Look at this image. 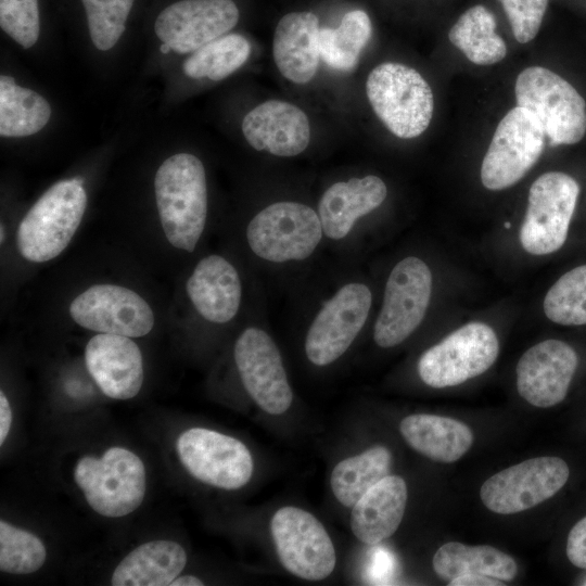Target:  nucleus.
Returning a JSON list of instances; mask_svg holds the SVG:
<instances>
[{"label":"nucleus","instance_id":"obj_13","mask_svg":"<svg viewBox=\"0 0 586 586\" xmlns=\"http://www.w3.org/2000/svg\"><path fill=\"white\" fill-rule=\"evenodd\" d=\"M179 459L196 480L222 489L244 486L253 473V459L239 440L204 428L184 431L176 443Z\"/></svg>","mask_w":586,"mask_h":586},{"label":"nucleus","instance_id":"obj_26","mask_svg":"<svg viewBox=\"0 0 586 586\" xmlns=\"http://www.w3.org/2000/svg\"><path fill=\"white\" fill-rule=\"evenodd\" d=\"M187 563L184 549L173 540L144 543L129 552L115 568L113 586H168Z\"/></svg>","mask_w":586,"mask_h":586},{"label":"nucleus","instance_id":"obj_31","mask_svg":"<svg viewBox=\"0 0 586 586\" xmlns=\"http://www.w3.org/2000/svg\"><path fill=\"white\" fill-rule=\"evenodd\" d=\"M371 35V21L365 11L347 12L339 27L320 28L318 37L320 58L334 69L349 72L356 67Z\"/></svg>","mask_w":586,"mask_h":586},{"label":"nucleus","instance_id":"obj_6","mask_svg":"<svg viewBox=\"0 0 586 586\" xmlns=\"http://www.w3.org/2000/svg\"><path fill=\"white\" fill-rule=\"evenodd\" d=\"M322 235L319 215L308 205L291 201L266 206L246 228L247 243L253 253L271 263L308 258Z\"/></svg>","mask_w":586,"mask_h":586},{"label":"nucleus","instance_id":"obj_42","mask_svg":"<svg viewBox=\"0 0 586 586\" xmlns=\"http://www.w3.org/2000/svg\"><path fill=\"white\" fill-rule=\"evenodd\" d=\"M160 50H161L162 53L166 54V53H168L171 49H170V47H169L167 43H164V42H163V43L161 44Z\"/></svg>","mask_w":586,"mask_h":586},{"label":"nucleus","instance_id":"obj_24","mask_svg":"<svg viewBox=\"0 0 586 586\" xmlns=\"http://www.w3.org/2000/svg\"><path fill=\"white\" fill-rule=\"evenodd\" d=\"M407 485L398 475H386L354 506L351 527L365 544L374 545L398 528L406 509Z\"/></svg>","mask_w":586,"mask_h":586},{"label":"nucleus","instance_id":"obj_1","mask_svg":"<svg viewBox=\"0 0 586 586\" xmlns=\"http://www.w3.org/2000/svg\"><path fill=\"white\" fill-rule=\"evenodd\" d=\"M154 191L161 225L175 247L193 252L205 227L207 189L205 169L193 154L178 153L160 166Z\"/></svg>","mask_w":586,"mask_h":586},{"label":"nucleus","instance_id":"obj_18","mask_svg":"<svg viewBox=\"0 0 586 586\" xmlns=\"http://www.w3.org/2000/svg\"><path fill=\"white\" fill-rule=\"evenodd\" d=\"M577 364V354L568 343L555 339L537 343L517 365L518 392L535 407L556 406L565 398Z\"/></svg>","mask_w":586,"mask_h":586},{"label":"nucleus","instance_id":"obj_44","mask_svg":"<svg viewBox=\"0 0 586 586\" xmlns=\"http://www.w3.org/2000/svg\"><path fill=\"white\" fill-rule=\"evenodd\" d=\"M505 227H506V228H509V227H510V224H509V222H506Z\"/></svg>","mask_w":586,"mask_h":586},{"label":"nucleus","instance_id":"obj_2","mask_svg":"<svg viewBox=\"0 0 586 586\" xmlns=\"http://www.w3.org/2000/svg\"><path fill=\"white\" fill-rule=\"evenodd\" d=\"M80 177L50 187L22 219L17 230L21 255L33 263L48 262L65 250L87 206Z\"/></svg>","mask_w":586,"mask_h":586},{"label":"nucleus","instance_id":"obj_11","mask_svg":"<svg viewBox=\"0 0 586 586\" xmlns=\"http://www.w3.org/2000/svg\"><path fill=\"white\" fill-rule=\"evenodd\" d=\"M270 531L280 562L293 575L320 581L334 570L333 543L311 513L297 507H282L275 512Z\"/></svg>","mask_w":586,"mask_h":586},{"label":"nucleus","instance_id":"obj_19","mask_svg":"<svg viewBox=\"0 0 586 586\" xmlns=\"http://www.w3.org/2000/svg\"><path fill=\"white\" fill-rule=\"evenodd\" d=\"M86 367L100 390L114 399L135 397L143 383V360L128 336L99 333L85 348Z\"/></svg>","mask_w":586,"mask_h":586},{"label":"nucleus","instance_id":"obj_25","mask_svg":"<svg viewBox=\"0 0 586 586\" xmlns=\"http://www.w3.org/2000/svg\"><path fill=\"white\" fill-rule=\"evenodd\" d=\"M399 431L416 451L445 463L459 460L473 443V433L467 424L436 415L407 416L400 421Z\"/></svg>","mask_w":586,"mask_h":586},{"label":"nucleus","instance_id":"obj_40","mask_svg":"<svg viewBox=\"0 0 586 586\" xmlns=\"http://www.w3.org/2000/svg\"><path fill=\"white\" fill-rule=\"evenodd\" d=\"M12 423V409L4 393H0V445H2L9 434Z\"/></svg>","mask_w":586,"mask_h":586},{"label":"nucleus","instance_id":"obj_27","mask_svg":"<svg viewBox=\"0 0 586 586\" xmlns=\"http://www.w3.org/2000/svg\"><path fill=\"white\" fill-rule=\"evenodd\" d=\"M432 562L435 573L448 582L464 574H481L508 582L518 572L512 557L487 545L446 543L436 550Z\"/></svg>","mask_w":586,"mask_h":586},{"label":"nucleus","instance_id":"obj_9","mask_svg":"<svg viewBox=\"0 0 586 586\" xmlns=\"http://www.w3.org/2000/svg\"><path fill=\"white\" fill-rule=\"evenodd\" d=\"M545 131L527 110L515 106L499 122L481 166L483 186L504 190L521 180L538 161Z\"/></svg>","mask_w":586,"mask_h":586},{"label":"nucleus","instance_id":"obj_10","mask_svg":"<svg viewBox=\"0 0 586 586\" xmlns=\"http://www.w3.org/2000/svg\"><path fill=\"white\" fill-rule=\"evenodd\" d=\"M432 293V273L418 257L409 256L392 269L384 290L373 339L380 347L405 341L423 320Z\"/></svg>","mask_w":586,"mask_h":586},{"label":"nucleus","instance_id":"obj_14","mask_svg":"<svg viewBox=\"0 0 586 586\" xmlns=\"http://www.w3.org/2000/svg\"><path fill=\"white\" fill-rule=\"evenodd\" d=\"M372 295L360 282L341 286L316 315L306 334L305 352L310 362L327 366L339 359L365 326Z\"/></svg>","mask_w":586,"mask_h":586},{"label":"nucleus","instance_id":"obj_15","mask_svg":"<svg viewBox=\"0 0 586 586\" xmlns=\"http://www.w3.org/2000/svg\"><path fill=\"white\" fill-rule=\"evenodd\" d=\"M234 361L246 392L263 410L281 415L290 408L293 393L281 354L267 332L245 329L235 342Z\"/></svg>","mask_w":586,"mask_h":586},{"label":"nucleus","instance_id":"obj_5","mask_svg":"<svg viewBox=\"0 0 586 586\" xmlns=\"http://www.w3.org/2000/svg\"><path fill=\"white\" fill-rule=\"evenodd\" d=\"M518 106L540 123L550 145L575 144L586 133V102L578 91L557 73L530 66L515 80Z\"/></svg>","mask_w":586,"mask_h":586},{"label":"nucleus","instance_id":"obj_39","mask_svg":"<svg viewBox=\"0 0 586 586\" xmlns=\"http://www.w3.org/2000/svg\"><path fill=\"white\" fill-rule=\"evenodd\" d=\"M502 581L481 575V574H464L451 579L450 586H501Z\"/></svg>","mask_w":586,"mask_h":586},{"label":"nucleus","instance_id":"obj_3","mask_svg":"<svg viewBox=\"0 0 586 586\" xmlns=\"http://www.w3.org/2000/svg\"><path fill=\"white\" fill-rule=\"evenodd\" d=\"M366 92L374 113L394 136L411 139L429 127L433 92L415 68L402 63H382L368 75Z\"/></svg>","mask_w":586,"mask_h":586},{"label":"nucleus","instance_id":"obj_28","mask_svg":"<svg viewBox=\"0 0 586 586\" xmlns=\"http://www.w3.org/2000/svg\"><path fill=\"white\" fill-rule=\"evenodd\" d=\"M496 20L484 5L468 9L448 33L449 41L477 65H492L507 54L504 39L496 34Z\"/></svg>","mask_w":586,"mask_h":586},{"label":"nucleus","instance_id":"obj_8","mask_svg":"<svg viewBox=\"0 0 586 586\" xmlns=\"http://www.w3.org/2000/svg\"><path fill=\"white\" fill-rule=\"evenodd\" d=\"M578 194L576 180L561 171L545 173L532 183L520 229L527 253L547 255L564 244Z\"/></svg>","mask_w":586,"mask_h":586},{"label":"nucleus","instance_id":"obj_36","mask_svg":"<svg viewBox=\"0 0 586 586\" xmlns=\"http://www.w3.org/2000/svg\"><path fill=\"white\" fill-rule=\"evenodd\" d=\"M0 26L23 48L33 47L40 33L38 0H0Z\"/></svg>","mask_w":586,"mask_h":586},{"label":"nucleus","instance_id":"obj_38","mask_svg":"<svg viewBox=\"0 0 586 586\" xmlns=\"http://www.w3.org/2000/svg\"><path fill=\"white\" fill-rule=\"evenodd\" d=\"M565 552L573 565L586 570V515L571 528Z\"/></svg>","mask_w":586,"mask_h":586},{"label":"nucleus","instance_id":"obj_37","mask_svg":"<svg viewBox=\"0 0 586 586\" xmlns=\"http://www.w3.org/2000/svg\"><path fill=\"white\" fill-rule=\"evenodd\" d=\"M520 43L533 40L543 23L548 0H498Z\"/></svg>","mask_w":586,"mask_h":586},{"label":"nucleus","instance_id":"obj_33","mask_svg":"<svg viewBox=\"0 0 586 586\" xmlns=\"http://www.w3.org/2000/svg\"><path fill=\"white\" fill-rule=\"evenodd\" d=\"M544 311L558 324H586V265L569 270L555 282L546 293Z\"/></svg>","mask_w":586,"mask_h":586},{"label":"nucleus","instance_id":"obj_34","mask_svg":"<svg viewBox=\"0 0 586 586\" xmlns=\"http://www.w3.org/2000/svg\"><path fill=\"white\" fill-rule=\"evenodd\" d=\"M46 547L36 535L0 521V570L10 574H29L46 561Z\"/></svg>","mask_w":586,"mask_h":586},{"label":"nucleus","instance_id":"obj_7","mask_svg":"<svg viewBox=\"0 0 586 586\" xmlns=\"http://www.w3.org/2000/svg\"><path fill=\"white\" fill-rule=\"evenodd\" d=\"M498 353L499 342L494 330L486 323L473 321L426 349L419 359L418 372L431 387L455 386L488 370Z\"/></svg>","mask_w":586,"mask_h":586},{"label":"nucleus","instance_id":"obj_32","mask_svg":"<svg viewBox=\"0 0 586 586\" xmlns=\"http://www.w3.org/2000/svg\"><path fill=\"white\" fill-rule=\"evenodd\" d=\"M251 44L239 34L221 36L193 52L183 63L184 74L194 79L207 77L218 81L225 79L249 59Z\"/></svg>","mask_w":586,"mask_h":586},{"label":"nucleus","instance_id":"obj_4","mask_svg":"<svg viewBox=\"0 0 586 586\" xmlns=\"http://www.w3.org/2000/svg\"><path fill=\"white\" fill-rule=\"evenodd\" d=\"M74 480L89 506L107 518L131 513L145 494L144 464L123 447H111L101 458L84 456L75 466Z\"/></svg>","mask_w":586,"mask_h":586},{"label":"nucleus","instance_id":"obj_21","mask_svg":"<svg viewBox=\"0 0 586 586\" xmlns=\"http://www.w3.org/2000/svg\"><path fill=\"white\" fill-rule=\"evenodd\" d=\"M186 289L193 306L207 321L226 323L240 308L242 288L239 273L222 256L202 258L189 277Z\"/></svg>","mask_w":586,"mask_h":586},{"label":"nucleus","instance_id":"obj_20","mask_svg":"<svg viewBox=\"0 0 586 586\" xmlns=\"http://www.w3.org/2000/svg\"><path fill=\"white\" fill-rule=\"evenodd\" d=\"M242 132L257 151L283 157L295 156L309 144L310 126L303 110L285 101L269 100L251 110Z\"/></svg>","mask_w":586,"mask_h":586},{"label":"nucleus","instance_id":"obj_41","mask_svg":"<svg viewBox=\"0 0 586 586\" xmlns=\"http://www.w3.org/2000/svg\"><path fill=\"white\" fill-rule=\"evenodd\" d=\"M203 582L193 575L177 576L169 586H202Z\"/></svg>","mask_w":586,"mask_h":586},{"label":"nucleus","instance_id":"obj_16","mask_svg":"<svg viewBox=\"0 0 586 586\" xmlns=\"http://www.w3.org/2000/svg\"><path fill=\"white\" fill-rule=\"evenodd\" d=\"M72 319L99 333L140 337L154 326L150 305L135 291L115 284H95L77 295L69 306Z\"/></svg>","mask_w":586,"mask_h":586},{"label":"nucleus","instance_id":"obj_43","mask_svg":"<svg viewBox=\"0 0 586 586\" xmlns=\"http://www.w3.org/2000/svg\"><path fill=\"white\" fill-rule=\"evenodd\" d=\"M4 237H5V231H4L3 225H1V243L4 242Z\"/></svg>","mask_w":586,"mask_h":586},{"label":"nucleus","instance_id":"obj_35","mask_svg":"<svg viewBox=\"0 0 586 586\" xmlns=\"http://www.w3.org/2000/svg\"><path fill=\"white\" fill-rule=\"evenodd\" d=\"M94 47L101 51L113 48L125 30L133 0H81Z\"/></svg>","mask_w":586,"mask_h":586},{"label":"nucleus","instance_id":"obj_17","mask_svg":"<svg viewBox=\"0 0 586 586\" xmlns=\"http://www.w3.org/2000/svg\"><path fill=\"white\" fill-rule=\"evenodd\" d=\"M239 16L232 0H182L158 14L154 30L175 52L189 53L232 29Z\"/></svg>","mask_w":586,"mask_h":586},{"label":"nucleus","instance_id":"obj_23","mask_svg":"<svg viewBox=\"0 0 586 586\" xmlns=\"http://www.w3.org/2000/svg\"><path fill=\"white\" fill-rule=\"evenodd\" d=\"M319 20L311 12H292L278 23L272 41L275 63L288 80L309 82L318 69Z\"/></svg>","mask_w":586,"mask_h":586},{"label":"nucleus","instance_id":"obj_12","mask_svg":"<svg viewBox=\"0 0 586 586\" xmlns=\"http://www.w3.org/2000/svg\"><path fill=\"white\" fill-rule=\"evenodd\" d=\"M569 475L570 469L561 458H532L488 477L481 487L480 496L491 511L512 514L555 496Z\"/></svg>","mask_w":586,"mask_h":586},{"label":"nucleus","instance_id":"obj_30","mask_svg":"<svg viewBox=\"0 0 586 586\" xmlns=\"http://www.w3.org/2000/svg\"><path fill=\"white\" fill-rule=\"evenodd\" d=\"M391 463V451L380 445L340 461L330 479L335 498L345 507H353L373 485L388 475Z\"/></svg>","mask_w":586,"mask_h":586},{"label":"nucleus","instance_id":"obj_22","mask_svg":"<svg viewBox=\"0 0 586 586\" xmlns=\"http://www.w3.org/2000/svg\"><path fill=\"white\" fill-rule=\"evenodd\" d=\"M386 195V184L373 175L333 183L318 205L323 234L332 240L344 239L356 220L378 208Z\"/></svg>","mask_w":586,"mask_h":586},{"label":"nucleus","instance_id":"obj_29","mask_svg":"<svg viewBox=\"0 0 586 586\" xmlns=\"http://www.w3.org/2000/svg\"><path fill=\"white\" fill-rule=\"evenodd\" d=\"M51 116L48 101L34 90L17 86L14 78L0 77V135L26 137L41 130Z\"/></svg>","mask_w":586,"mask_h":586}]
</instances>
